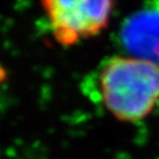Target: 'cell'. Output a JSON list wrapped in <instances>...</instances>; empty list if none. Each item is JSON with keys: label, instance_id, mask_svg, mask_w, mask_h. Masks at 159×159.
Wrapping results in <instances>:
<instances>
[{"label": "cell", "instance_id": "obj_1", "mask_svg": "<svg viewBox=\"0 0 159 159\" xmlns=\"http://www.w3.org/2000/svg\"><path fill=\"white\" fill-rule=\"evenodd\" d=\"M97 95L120 122L145 119L159 101V64L130 55H114L99 65Z\"/></svg>", "mask_w": 159, "mask_h": 159}, {"label": "cell", "instance_id": "obj_2", "mask_svg": "<svg viewBox=\"0 0 159 159\" xmlns=\"http://www.w3.org/2000/svg\"><path fill=\"white\" fill-rule=\"evenodd\" d=\"M41 5L55 41L63 47H71L104 31L116 2L111 0H45Z\"/></svg>", "mask_w": 159, "mask_h": 159}, {"label": "cell", "instance_id": "obj_3", "mask_svg": "<svg viewBox=\"0 0 159 159\" xmlns=\"http://www.w3.org/2000/svg\"><path fill=\"white\" fill-rule=\"evenodd\" d=\"M118 40L126 55L159 64V1L146 3L126 17Z\"/></svg>", "mask_w": 159, "mask_h": 159}]
</instances>
